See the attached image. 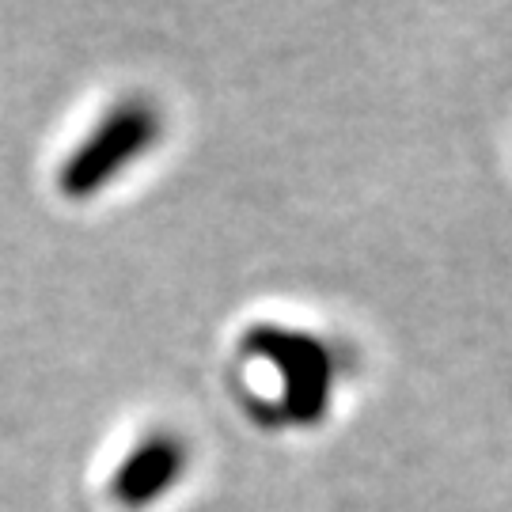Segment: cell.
<instances>
[{
    "instance_id": "cell-2",
    "label": "cell",
    "mask_w": 512,
    "mask_h": 512,
    "mask_svg": "<svg viewBox=\"0 0 512 512\" xmlns=\"http://www.w3.org/2000/svg\"><path fill=\"white\" fill-rule=\"evenodd\" d=\"M258 353L266 357H277L285 365V376H289V395L296 403V414L300 418H315L323 406H327V384H330V361L327 353L319 349V342H308V338H296L289 330H258V338L251 342ZM277 365V368H281Z\"/></svg>"
},
{
    "instance_id": "cell-1",
    "label": "cell",
    "mask_w": 512,
    "mask_h": 512,
    "mask_svg": "<svg viewBox=\"0 0 512 512\" xmlns=\"http://www.w3.org/2000/svg\"><path fill=\"white\" fill-rule=\"evenodd\" d=\"M160 133V118L145 99H129L118 103L107 118L84 137V145L65 160L57 186L69 198H88L95 190L110 183V175H118L129 160H137Z\"/></svg>"
},
{
    "instance_id": "cell-3",
    "label": "cell",
    "mask_w": 512,
    "mask_h": 512,
    "mask_svg": "<svg viewBox=\"0 0 512 512\" xmlns=\"http://www.w3.org/2000/svg\"><path fill=\"white\" fill-rule=\"evenodd\" d=\"M186 467V452L175 437H148L133 456L118 467V475L110 482V494L122 505H148L152 497H160L179 478Z\"/></svg>"
}]
</instances>
